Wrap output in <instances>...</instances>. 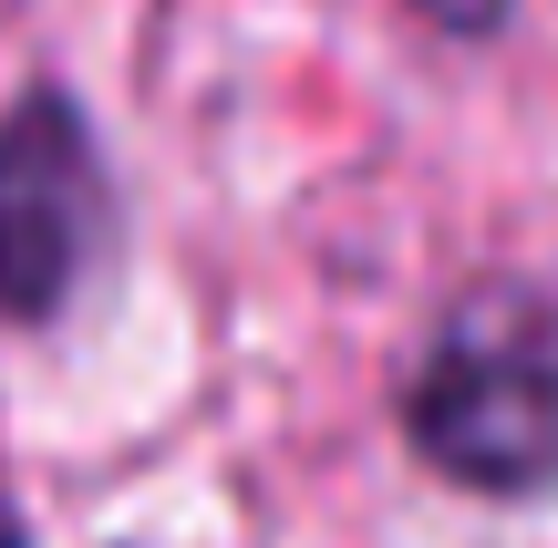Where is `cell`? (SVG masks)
Here are the masks:
<instances>
[{"label": "cell", "instance_id": "obj_1", "mask_svg": "<svg viewBox=\"0 0 558 548\" xmlns=\"http://www.w3.org/2000/svg\"><path fill=\"white\" fill-rule=\"evenodd\" d=\"M403 435L445 487L507 508L558 497V301L538 280H476L435 321L403 383Z\"/></svg>", "mask_w": 558, "mask_h": 548}, {"label": "cell", "instance_id": "obj_2", "mask_svg": "<svg viewBox=\"0 0 558 548\" xmlns=\"http://www.w3.org/2000/svg\"><path fill=\"white\" fill-rule=\"evenodd\" d=\"M104 218H114V186L73 94H21L0 114V310L52 321L104 259Z\"/></svg>", "mask_w": 558, "mask_h": 548}, {"label": "cell", "instance_id": "obj_3", "mask_svg": "<svg viewBox=\"0 0 558 548\" xmlns=\"http://www.w3.org/2000/svg\"><path fill=\"white\" fill-rule=\"evenodd\" d=\"M424 21H435V32H497L507 11H518V0H414Z\"/></svg>", "mask_w": 558, "mask_h": 548}]
</instances>
